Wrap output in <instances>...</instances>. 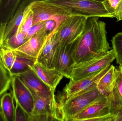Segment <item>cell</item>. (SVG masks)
Wrapping results in <instances>:
<instances>
[{
	"label": "cell",
	"instance_id": "f1b7e54d",
	"mask_svg": "<svg viewBox=\"0 0 122 121\" xmlns=\"http://www.w3.org/2000/svg\"><path fill=\"white\" fill-rule=\"evenodd\" d=\"M46 26V21L36 23L32 26L27 35L26 39L28 40L32 35L41 30Z\"/></svg>",
	"mask_w": 122,
	"mask_h": 121
},
{
	"label": "cell",
	"instance_id": "603a6c76",
	"mask_svg": "<svg viewBox=\"0 0 122 121\" xmlns=\"http://www.w3.org/2000/svg\"><path fill=\"white\" fill-rule=\"evenodd\" d=\"M102 3L113 18L118 21L122 20V0H105Z\"/></svg>",
	"mask_w": 122,
	"mask_h": 121
},
{
	"label": "cell",
	"instance_id": "e575fe53",
	"mask_svg": "<svg viewBox=\"0 0 122 121\" xmlns=\"http://www.w3.org/2000/svg\"><path fill=\"white\" fill-rule=\"evenodd\" d=\"M119 67L121 69V70H122V66H119Z\"/></svg>",
	"mask_w": 122,
	"mask_h": 121
},
{
	"label": "cell",
	"instance_id": "5b68a950",
	"mask_svg": "<svg viewBox=\"0 0 122 121\" xmlns=\"http://www.w3.org/2000/svg\"><path fill=\"white\" fill-rule=\"evenodd\" d=\"M30 91L33 98L34 107L29 121H63L59 103L55 95L44 98Z\"/></svg>",
	"mask_w": 122,
	"mask_h": 121
},
{
	"label": "cell",
	"instance_id": "1f68e13d",
	"mask_svg": "<svg viewBox=\"0 0 122 121\" xmlns=\"http://www.w3.org/2000/svg\"><path fill=\"white\" fill-rule=\"evenodd\" d=\"M114 121H122V109L116 114Z\"/></svg>",
	"mask_w": 122,
	"mask_h": 121
},
{
	"label": "cell",
	"instance_id": "9a60e30c",
	"mask_svg": "<svg viewBox=\"0 0 122 121\" xmlns=\"http://www.w3.org/2000/svg\"><path fill=\"white\" fill-rule=\"evenodd\" d=\"M31 68L39 78L54 91L64 77L55 68H48L37 62Z\"/></svg>",
	"mask_w": 122,
	"mask_h": 121
},
{
	"label": "cell",
	"instance_id": "ffe728a7",
	"mask_svg": "<svg viewBox=\"0 0 122 121\" xmlns=\"http://www.w3.org/2000/svg\"><path fill=\"white\" fill-rule=\"evenodd\" d=\"M10 93H5L0 99V110L4 121H14L15 107Z\"/></svg>",
	"mask_w": 122,
	"mask_h": 121
},
{
	"label": "cell",
	"instance_id": "44dd1931",
	"mask_svg": "<svg viewBox=\"0 0 122 121\" xmlns=\"http://www.w3.org/2000/svg\"><path fill=\"white\" fill-rule=\"evenodd\" d=\"M26 40L20 25L16 32L10 37L4 41L2 46L14 50L22 45Z\"/></svg>",
	"mask_w": 122,
	"mask_h": 121
},
{
	"label": "cell",
	"instance_id": "d6986e66",
	"mask_svg": "<svg viewBox=\"0 0 122 121\" xmlns=\"http://www.w3.org/2000/svg\"><path fill=\"white\" fill-rule=\"evenodd\" d=\"M22 0H0V23H6L14 15Z\"/></svg>",
	"mask_w": 122,
	"mask_h": 121
},
{
	"label": "cell",
	"instance_id": "836d02e7",
	"mask_svg": "<svg viewBox=\"0 0 122 121\" xmlns=\"http://www.w3.org/2000/svg\"><path fill=\"white\" fill-rule=\"evenodd\" d=\"M94 1H97V2H100V3H103L105 0H92Z\"/></svg>",
	"mask_w": 122,
	"mask_h": 121
},
{
	"label": "cell",
	"instance_id": "d4e9b609",
	"mask_svg": "<svg viewBox=\"0 0 122 121\" xmlns=\"http://www.w3.org/2000/svg\"><path fill=\"white\" fill-rule=\"evenodd\" d=\"M11 76L0 63V97L9 89L11 84Z\"/></svg>",
	"mask_w": 122,
	"mask_h": 121
},
{
	"label": "cell",
	"instance_id": "ba28073f",
	"mask_svg": "<svg viewBox=\"0 0 122 121\" xmlns=\"http://www.w3.org/2000/svg\"><path fill=\"white\" fill-rule=\"evenodd\" d=\"M115 59L113 50H110L105 54L75 65L70 79L76 81L90 76L104 69Z\"/></svg>",
	"mask_w": 122,
	"mask_h": 121
},
{
	"label": "cell",
	"instance_id": "2e32d148",
	"mask_svg": "<svg viewBox=\"0 0 122 121\" xmlns=\"http://www.w3.org/2000/svg\"><path fill=\"white\" fill-rule=\"evenodd\" d=\"M107 97L110 103L111 113L115 117L122 109V72L119 67L117 68L114 86Z\"/></svg>",
	"mask_w": 122,
	"mask_h": 121
},
{
	"label": "cell",
	"instance_id": "4316f807",
	"mask_svg": "<svg viewBox=\"0 0 122 121\" xmlns=\"http://www.w3.org/2000/svg\"><path fill=\"white\" fill-rule=\"evenodd\" d=\"M33 13L27 6L24 10L23 19L20 24L22 32L26 40L27 35L33 26Z\"/></svg>",
	"mask_w": 122,
	"mask_h": 121
},
{
	"label": "cell",
	"instance_id": "30bf717a",
	"mask_svg": "<svg viewBox=\"0 0 122 121\" xmlns=\"http://www.w3.org/2000/svg\"><path fill=\"white\" fill-rule=\"evenodd\" d=\"M110 65H108L100 71L77 81L70 80L64 89V95L62 99L69 98L97 86L98 82L108 71Z\"/></svg>",
	"mask_w": 122,
	"mask_h": 121
},
{
	"label": "cell",
	"instance_id": "277c9868",
	"mask_svg": "<svg viewBox=\"0 0 122 121\" xmlns=\"http://www.w3.org/2000/svg\"><path fill=\"white\" fill-rule=\"evenodd\" d=\"M88 18L71 15L63 18L56 26L54 35L61 47L76 40L83 32Z\"/></svg>",
	"mask_w": 122,
	"mask_h": 121
},
{
	"label": "cell",
	"instance_id": "83f0119b",
	"mask_svg": "<svg viewBox=\"0 0 122 121\" xmlns=\"http://www.w3.org/2000/svg\"><path fill=\"white\" fill-rule=\"evenodd\" d=\"M15 106L14 121H29V116L19 103L15 101Z\"/></svg>",
	"mask_w": 122,
	"mask_h": 121
},
{
	"label": "cell",
	"instance_id": "cb8c5ba5",
	"mask_svg": "<svg viewBox=\"0 0 122 121\" xmlns=\"http://www.w3.org/2000/svg\"><path fill=\"white\" fill-rule=\"evenodd\" d=\"M16 56L13 50L2 46L0 49V63L10 73Z\"/></svg>",
	"mask_w": 122,
	"mask_h": 121
},
{
	"label": "cell",
	"instance_id": "484cf974",
	"mask_svg": "<svg viewBox=\"0 0 122 121\" xmlns=\"http://www.w3.org/2000/svg\"><path fill=\"white\" fill-rule=\"evenodd\" d=\"M111 41L112 49L115 53L116 62L119 66H122V32L117 33Z\"/></svg>",
	"mask_w": 122,
	"mask_h": 121
},
{
	"label": "cell",
	"instance_id": "7c38bea8",
	"mask_svg": "<svg viewBox=\"0 0 122 121\" xmlns=\"http://www.w3.org/2000/svg\"><path fill=\"white\" fill-rule=\"evenodd\" d=\"M30 91L44 98L55 95L54 91L45 84L31 69L20 74L16 75Z\"/></svg>",
	"mask_w": 122,
	"mask_h": 121
},
{
	"label": "cell",
	"instance_id": "9c48e42d",
	"mask_svg": "<svg viewBox=\"0 0 122 121\" xmlns=\"http://www.w3.org/2000/svg\"><path fill=\"white\" fill-rule=\"evenodd\" d=\"M107 97L92 104L74 116L71 121H114Z\"/></svg>",
	"mask_w": 122,
	"mask_h": 121
},
{
	"label": "cell",
	"instance_id": "6da1fadb",
	"mask_svg": "<svg viewBox=\"0 0 122 121\" xmlns=\"http://www.w3.org/2000/svg\"><path fill=\"white\" fill-rule=\"evenodd\" d=\"M111 49L107 39L106 23L97 17L88 18L73 52L75 66L104 55Z\"/></svg>",
	"mask_w": 122,
	"mask_h": 121
},
{
	"label": "cell",
	"instance_id": "f546056e",
	"mask_svg": "<svg viewBox=\"0 0 122 121\" xmlns=\"http://www.w3.org/2000/svg\"><path fill=\"white\" fill-rule=\"evenodd\" d=\"M6 25V23H0V49L2 47L4 42V38Z\"/></svg>",
	"mask_w": 122,
	"mask_h": 121
},
{
	"label": "cell",
	"instance_id": "7402d4cb",
	"mask_svg": "<svg viewBox=\"0 0 122 121\" xmlns=\"http://www.w3.org/2000/svg\"><path fill=\"white\" fill-rule=\"evenodd\" d=\"M35 63L29 59L16 56L10 73L11 75H16L25 72L30 70Z\"/></svg>",
	"mask_w": 122,
	"mask_h": 121
},
{
	"label": "cell",
	"instance_id": "4fadbf2b",
	"mask_svg": "<svg viewBox=\"0 0 122 121\" xmlns=\"http://www.w3.org/2000/svg\"><path fill=\"white\" fill-rule=\"evenodd\" d=\"M11 76V84L14 99L27 112L30 119L34 107V102L32 94L17 76Z\"/></svg>",
	"mask_w": 122,
	"mask_h": 121
},
{
	"label": "cell",
	"instance_id": "e0dca14e",
	"mask_svg": "<svg viewBox=\"0 0 122 121\" xmlns=\"http://www.w3.org/2000/svg\"><path fill=\"white\" fill-rule=\"evenodd\" d=\"M33 0H22L14 15L7 23L4 38V41L10 37L16 32L22 21L25 8Z\"/></svg>",
	"mask_w": 122,
	"mask_h": 121
},
{
	"label": "cell",
	"instance_id": "3957f363",
	"mask_svg": "<svg viewBox=\"0 0 122 121\" xmlns=\"http://www.w3.org/2000/svg\"><path fill=\"white\" fill-rule=\"evenodd\" d=\"M58 6L71 15L80 16L87 18L105 17L113 18L102 3L92 0H46Z\"/></svg>",
	"mask_w": 122,
	"mask_h": 121
},
{
	"label": "cell",
	"instance_id": "d6a6232c",
	"mask_svg": "<svg viewBox=\"0 0 122 121\" xmlns=\"http://www.w3.org/2000/svg\"><path fill=\"white\" fill-rule=\"evenodd\" d=\"M0 121H4L3 117V115H2V113L0 111Z\"/></svg>",
	"mask_w": 122,
	"mask_h": 121
},
{
	"label": "cell",
	"instance_id": "8992f818",
	"mask_svg": "<svg viewBox=\"0 0 122 121\" xmlns=\"http://www.w3.org/2000/svg\"><path fill=\"white\" fill-rule=\"evenodd\" d=\"M33 14V25L41 22L53 20L56 25L71 14L57 5L46 0H33L28 5Z\"/></svg>",
	"mask_w": 122,
	"mask_h": 121
},
{
	"label": "cell",
	"instance_id": "52a82bcc",
	"mask_svg": "<svg viewBox=\"0 0 122 121\" xmlns=\"http://www.w3.org/2000/svg\"><path fill=\"white\" fill-rule=\"evenodd\" d=\"M56 28L49 32L45 27L34 34L23 44L13 50L16 56L24 58L36 62L37 58L50 36L53 34Z\"/></svg>",
	"mask_w": 122,
	"mask_h": 121
},
{
	"label": "cell",
	"instance_id": "7a4b0ae2",
	"mask_svg": "<svg viewBox=\"0 0 122 121\" xmlns=\"http://www.w3.org/2000/svg\"><path fill=\"white\" fill-rule=\"evenodd\" d=\"M97 86L77 94L59 103L63 121H71L72 117L92 104L104 97Z\"/></svg>",
	"mask_w": 122,
	"mask_h": 121
},
{
	"label": "cell",
	"instance_id": "5bb4252c",
	"mask_svg": "<svg viewBox=\"0 0 122 121\" xmlns=\"http://www.w3.org/2000/svg\"><path fill=\"white\" fill-rule=\"evenodd\" d=\"M54 33L48 39L36 60V62L49 68H54V63L61 48Z\"/></svg>",
	"mask_w": 122,
	"mask_h": 121
},
{
	"label": "cell",
	"instance_id": "8fae6325",
	"mask_svg": "<svg viewBox=\"0 0 122 121\" xmlns=\"http://www.w3.org/2000/svg\"><path fill=\"white\" fill-rule=\"evenodd\" d=\"M78 39L71 43L61 46L54 63V68L68 79L71 78L75 66L73 54Z\"/></svg>",
	"mask_w": 122,
	"mask_h": 121
},
{
	"label": "cell",
	"instance_id": "ac0fdd59",
	"mask_svg": "<svg viewBox=\"0 0 122 121\" xmlns=\"http://www.w3.org/2000/svg\"><path fill=\"white\" fill-rule=\"evenodd\" d=\"M117 68L113 65L101 78L97 85V88L104 96L107 97L112 91L115 81Z\"/></svg>",
	"mask_w": 122,
	"mask_h": 121
},
{
	"label": "cell",
	"instance_id": "4dcf8cb0",
	"mask_svg": "<svg viewBox=\"0 0 122 121\" xmlns=\"http://www.w3.org/2000/svg\"><path fill=\"white\" fill-rule=\"evenodd\" d=\"M56 22L53 20H48L46 21L45 28L48 31L50 32L53 31L55 28Z\"/></svg>",
	"mask_w": 122,
	"mask_h": 121
}]
</instances>
